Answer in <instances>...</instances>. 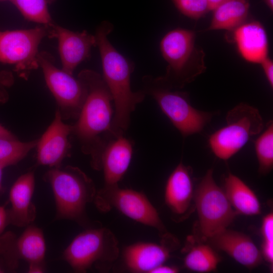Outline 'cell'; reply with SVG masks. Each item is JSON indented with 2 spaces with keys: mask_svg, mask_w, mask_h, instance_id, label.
<instances>
[{
  "mask_svg": "<svg viewBox=\"0 0 273 273\" xmlns=\"http://www.w3.org/2000/svg\"><path fill=\"white\" fill-rule=\"evenodd\" d=\"M78 78L85 83L87 95L72 132L80 141L82 152L91 156L92 166L99 170L103 150L115 137L111 128L113 100L103 76L98 72L84 69Z\"/></svg>",
  "mask_w": 273,
  "mask_h": 273,
  "instance_id": "obj_1",
  "label": "cell"
},
{
  "mask_svg": "<svg viewBox=\"0 0 273 273\" xmlns=\"http://www.w3.org/2000/svg\"><path fill=\"white\" fill-rule=\"evenodd\" d=\"M113 24L104 21L95 34L102 61L103 79L111 93L114 105L111 128L115 136L123 135L130 123L131 113L145 99L143 90L133 92L130 86L132 66L114 47L108 36Z\"/></svg>",
  "mask_w": 273,
  "mask_h": 273,
  "instance_id": "obj_2",
  "label": "cell"
},
{
  "mask_svg": "<svg viewBox=\"0 0 273 273\" xmlns=\"http://www.w3.org/2000/svg\"><path fill=\"white\" fill-rule=\"evenodd\" d=\"M53 192L57 219H69L80 224L86 223L85 208L94 201L95 184L81 169L67 166L52 168L45 174Z\"/></svg>",
  "mask_w": 273,
  "mask_h": 273,
  "instance_id": "obj_3",
  "label": "cell"
},
{
  "mask_svg": "<svg viewBox=\"0 0 273 273\" xmlns=\"http://www.w3.org/2000/svg\"><path fill=\"white\" fill-rule=\"evenodd\" d=\"M142 82L143 92L153 98L184 137L201 132L217 113L195 108L187 93L173 91L151 75L144 76Z\"/></svg>",
  "mask_w": 273,
  "mask_h": 273,
  "instance_id": "obj_4",
  "label": "cell"
},
{
  "mask_svg": "<svg viewBox=\"0 0 273 273\" xmlns=\"http://www.w3.org/2000/svg\"><path fill=\"white\" fill-rule=\"evenodd\" d=\"M119 254L114 234L108 228L100 227L77 235L64 250L63 257L75 271L85 272L93 265L109 269Z\"/></svg>",
  "mask_w": 273,
  "mask_h": 273,
  "instance_id": "obj_5",
  "label": "cell"
},
{
  "mask_svg": "<svg viewBox=\"0 0 273 273\" xmlns=\"http://www.w3.org/2000/svg\"><path fill=\"white\" fill-rule=\"evenodd\" d=\"M264 128L263 118L257 109L242 103L229 110L226 125L209 137V145L213 154L226 160L237 154L250 138Z\"/></svg>",
  "mask_w": 273,
  "mask_h": 273,
  "instance_id": "obj_6",
  "label": "cell"
},
{
  "mask_svg": "<svg viewBox=\"0 0 273 273\" xmlns=\"http://www.w3.org/2000/svg\"><path fill=\"white\" fill-rule=\"evenodd\" d=\"M194 197L199 228L206 239L226 229L234 220L237 213L224 190L215 181L212 169L198 184Z\"/></svg>",
  "mask_w": 273,
  "mask_h": 273,
  "instance_id": "obj_7",
  "label": "cell"
},
{
  "mask_svg": "<svg viewBox=\"0 0 273 273\" xmlns=\"http://www.w3.org/2000/svg\"><path fill=\"white\" fill-rule=\"evenodd\" d=\"M160 50L168 66L165 74L157 79L164 85L181 88L199 74L189 64L194 52L193 32L179 28L169 31L162 38Z\"/></svg>",
  "mask_w": 273,
  "mask_h": 273,
  "instance_id": "obj_8",
  "label": "cell"
},
{
  "mask_svg": "<svg viewBox=\"0 0 273 273\" xmlns=\"http://www.w3.org/2000/svg\"><path fill=\"white\" fill-rule=\"evenodd\" d=\"M99 210L107 212L115 208L128 217L157 230L161 235L167 232L159 214L143 193L118 185L97 191L94 200Z\"/></svg>",
  "mask_w": 273,
  "mask_h": 273,
  "instance_id": "obj_9",
  "label": "cell"
},
{
  "mask_svg": "<svg viewBox=\"0 0 273 273\" xmlns=\"http://www.w3.org/2000/svg\"><path fill=\"white\" fill-rule=\"evenodd\" d=\"M38 63L46 84L53 95L65 118H78L87 95L85 83L58 68L51 55L46 52L38 53Z\"/></svg>",
  "mask_w": 273,
  "mask_h": 273,
  "instance_id": "obj_10",
  "label": "cell"
},
{
  "mask_svg": "<svg viewBox=\"0 0 273 273\" xmlns=\"http://www.w3.org/2000/svg\"><path fill=\"white\" fill-rule=\"evenodd\" d=\"M49 34V27L46 25L0 31V62L15 65L18 71L36 69L39 67V45Z\"/></svg>",
  "mask_w": 273,
  "mask_h": 273,
  "instance_id": "obj_11",
  "label": "cell"
},
{
  "mask_svg": "<svg viewBox=\"0 0 273 273\" xmlns=\"http://www.w3.org/2000/svg\"><path fill=\"white\" fill-rule=\"evenodd\" d=\"M46 252L43 232L36 226H27L18 238L11 232L0 237V256L12 270L17 267L20 259L28 264L44 263Z\"/></svg>",
  "mask_w": 273,
  "mask_h": 273,
  "instance_id": "obj_12",
  "label": "cell"
},
{
  "mask_svg": "<svg viewBox=\"0 0 273 273\" xmlns=\"http://www.w3.org/2000/svg\"><path fill=\"white\" fill-rule=\"evenodd\" d=\"M48 27L49 36L58 40L62 69L72 75L77 66L89 57L92 48L97 47L95 35L86 30L74 32L53 22Z\"/></svg>",
  "mask_w": 273,
  "mask_h": 273,
  "instance_id": "obj_13",
  "label": "cell"
},
{
  "mask_svg": "<svg viewBox=\"0 0 273 273\" xmlns=\"http://www.w3.org/2000/svg\"><path fill=\"white\" fill-rule=\"evenodd\" d=\"M160 244L139 242L126 247L123 251L124 263L129 270L134 272H151L164 264L170 253L177 247V240L168 233L161 236Z\"/></svg>",
  "mask_w": 273,
  "mask_h": 273,
  "instance_id": "obj_14",
  "label": "cell"
},
{
  "mask_svg": "<svg viewBox=\"0 0 273 273\" xmlns=\"http://www.w3.org/2000/svg\"><path fill=\"white\" fill-rule=\"evenodd\" d=\"M59 109L56 110L54 119L38 140L37 162L38 164L52 168L61 167L63 160L70 149L68 136L72 133V125L62 121Z\"/></svg>",
  "mask_w": 273,
  "mask_h": 273,
  "instance_id": "obj_15",
  "label": "cell"
},
{
  "mask_svg": "<svg viewBox=\"0 0 273 273\" xmlns=\"http://www.w3.org/2000/svg\"><path fill=\"white\" fill-rule=\"evenodd\" d=\"M207 239L212 246L249 269L256 267L262 261L261 251L249 236L242 233L225 229Z\"/></svg>",
  "mask_w": 273,
  "mask_h": 273,
  "instance_id": "obj_16",
  "label": "cell"
},
{
  "mask_svg": "<svg viewBox=\"0 0 273 273\" xmlns=\"http://www.w3.org/2000/svg\"><path fill=\"white\" fill-rule=\"evenodd\" d=\"M132 153V142L123 135L114 137L107 143L100 164V170L104 172V187L118 185L129 166Z\"/></svg>",
  "mask_w": 273,
  "mask_h": 273,
  "instance_id": "obj_17",
  "label": "cell"
},
{
  "mask_svg": "<svg viewBox=\"0 0 273 273\" xmlns=\"http://www.w3.org/2000/svg\"><path fill=\"white\" fill-rule=\"evenodd\" d=\"M35 188L33 171L21 175L15 181L9 193L11 208L9 222L18 227L30 225L35 219L36 211L32 201Z\"/></svg>",
  "mask_w": 273,
  "mask_h": 273,
  "instance_id": "obj_18",
  "label": "cell"
},
{
  "mask_svg": "<svg viewBox=\"0 0 273 273\" xmlns=\"http://www.w3.org/2000/svg\"><path fill=\"white\" fill-rule=\"evenodd\" d=\"M193 197L191 169L180 162L167 180L164 193L165 204L174 216L181 219L189 210Z\"/></svg>",
  "mask_w": 273,
  "mask_h": 273,
  "instance_id": "obj_19",
  "label": "cell"
},
{
  "mask_svg": "<svg viewBox=\"0 0 273 273\" xmlns=\"http://www.w3.org/2000/svg\"><path fill=\"white\" fill-rule=\"evenodd\" d=\"M234 39L240 53L245 60L261 63L267 57V35L259 22H250L238 27L235 30Z\"/></svg>",
  "mask_w": 273,
  "mask_h": 273,
  "instance_id": "obj_20",
  "label": "cell"
},
{
  "mask_svg": "<svg viewBox=\"0 0 273 273\" xmlns=\"http://www.w3.org/2000/svg\"><path fill=\"white\" fill-rule=\"evenodd\" d=\"M225 195L237 213L247 216L261 213L260 202L255 194L242 179L230 173L224 179Z\"/></svg>",
  "mask_w": 273,
  "mask_h": 273,
  "instance_id": "obj_21",
  "label": "cell"
},
{
  "mask_svg": "<svg viewBox=\"0 0 273 273\" xmlns=\"http://www.w3.org/2000/svg\"><path fill=\"white\" fill-rule=\"evenodd\" d=\"M249 8L246 0H228L222 3L213 10L212 19L207 30H235L246 20Z\"/></svg>",
  "mask_w": 273,
  "mask_h": 273,
  "instance_id": "obj_22",
  "label": "cell"
},
{
  "mask_svg": "<svg viewBox=\"0 0 273 273\" xmlns=\"http://www.w3.org/2000/svg\"><path fill=\"white\" fill-rule=\"evenodd\" d=\"M220 257L209 245L199 244L192 247L184 259L185 266L189 270L208 272L215 270Z\"/></svg>",
  "mask_w": 273,
  "mask_h": 273,
  "instance_id": "obj_23",
  "label": "cell"
},
{
  "mask_svg": "<svg viewBox=\"0 0 273 273\" xmlns=\"http://www.w3.org/2000/svg\"><path fill=\"white\" fill-rule=\"evenodd\" d=\"M37 141L22 142L16 139L0 138V165L5 167L16 164L36 147Z\"/></svg>",
  "mask_w": 273,
  "mask_h": 273,
  "instance_id": "obj_24",
  "label": "cell"
},
{
  "mask_svg": "<svg viewBox=\"0 0 273 273\" xmlns=\"http://www.w3.org/2000/svg\"><path fill=\"white\" fill-rule=\"evenodd\" d=\"M258 162V171L261 174L269 173L273 167V122L269 121L266 128L254 142Z\"/></svg>",
  "mask_w": 273,
  "mask_h": 273,
  "instance_id": "obj_25",
  "label": "cell"
},
{
  "mask_svg": "<svg viewBox=\"0 0 273 273\" xmlns=\"http://www.w3.org/2000/svg\"><path fill=\"white\" fill-rule=\"evenodd\" d=\"M12 1L25 19L46 26L53 23L48 5L55 0Z\"/></svg>",
  "mask_w": 273,
  "mask_h": 273,
  "instance_id": "obj_26",
  "label": "cell"
},
{
  "mask_svg": "<svg viewBox=\"0 0 273 273\" xmlns=\"http://www.w3.org/2000/svg\"><path fill=\"white\" fill-rule=\"evenodd\" d=\"M177 9L184 15L198 19L209 11L211 7L207 0H171Z\"/></svg>",
  "mask_w": 273,
  "mask_h": 273,
  "instance_id": "obj_27",
  "label": "cell"
},
{
  "mask_svg": "<svg viewBox=\"0 0 273 273\" xmlns=\"http://www.w3.org/2000/svg\"><path fill=\"white\" fill-rule=\"evenodd\" d=\"M263 242H273V214L270 212L263 218L261 228Z\"/></svg>",
  "mask_w": 273,
  "mask_h": 273,
  "instance_id": "obj_28",
  "label": "cell"
},
{
  "mask_svg": "<svg viewBox=\"0 0 273 273\" xmlns=\"http://www.w3.org/2000/svg\"><path fill=\"white\" fill-rule=\"evenodd\" d=\"M262 68L266 78L270 84L273 86V63L272 61L266 57L261 62Z\"/></svg>",
  "mask_w": 273,
  "mask_h": 273,
  "instance_id": "obj_29",
  "label": "cell"
},
{
  "mask_svg": "<svg viewBox=\"0 0 273 273\" xmlns=\"http://www.w3.org/2000/svg\"><path fill=\"white\" fill-rule=\"evenodd\" d=\"M9 223L8 210L5 206L0 205V237Z\"/></svg>",
  "mask_w": 273,
  "mask_h": 273,
  "instance_id": "obj_30",
  "label": "cell"
},
{
  "mask_svg": "<svg viewBox=\"0 0 273 273\" xmlns=\"http://www.w3.org/2000/svg\"><path fill=\"white\" fill-rule=\"evenodd\" d=\"M178 271V269L176 267L162 264L153 269L151 273H175Z\"/></svg>",
  "mask_w": 273,
  "mask_h": 273,
  "instance_id": "obj_31",
  "label": "cell"
},
{
  "mask_svg": "<svg viewBox=\"0 0 273 273\" xmlns=\"http://www.w3.org/2000/svg\"><path fill=\"white\" fill-rule=\"evenodd\" d=\"M46 271L45 263H32L28 264V272L41 273Z\"/></svg>",
  "mask_w": 273,
  "mask_h": 273,
  "instance_id": "obj_32",
  "label": "cell"
},
{
  "mask_svg": "<svg viewBox=\"0 0 273 273\" xmlns=\"http://www.w3.org/2000/svg\"><path fill=\"white\" fill-rule=\"evenodd\" d=\"M12 75L10 73H6L0 76V92L4 90V86L11 83Z\"/></svg>",
  "mask_w": 273,
  "mask_h": 273,
  "instance_id": "obj_33",
  "label": "cell"
},
{
  "mask_svg": "<svg viewBox=\"0 0 273 273\" xmlns=\"http://www.w3.org/2000/svg\"><path fill=\"white\" fill-rule=\"evenodd\" d=\"M0 138L16 139V138L10 131L1 125H0Z\"/></svg>",
  "mask_w": 273,
  "mask_h": 273,
  "instance_id": "obj_34",
  "label": "cell"
},
{
  "mask_svg": "<svg viewBox=\"0 0 273 273\" xmlns=\"http://www.w3.org/2000/svg\"><path fill=\"white\" fill-rule=\"evenodd\" d=\"M210 4L212 10L215 9L218 6L228 0H207Z\"/></svg>",
  "mask_w": 273,
  "mask_h": 273,
  "instance_id": "obj_35",
  "label": "cell"
},
{
  "mask_svg": "<svg viewBox=\"0 0 273 273\" xmlns=\"http://www.w3.org/2000/svg\"><path fill=\"white\" fill-rule=\"evenodd\" d=\"M4 167L0 165V193L3 191L2 186L3 170Z\"/></svg>",
  "mask_w": 273,
  "mask_h": 273,
  "instance_id": "obj_36",
  "label": "cell"
},
{
  "mask_svg": "<svg viewBox=\"0 0 273 273\" xmlns=\"http://www.w3.org/2000/svg\"><path fill=\"white\" fill-rule=\"evenodd\" d=\"M264 3L272 11L273 9V0H264Z\"/></svg>",
  "mask_w": 273,
  "mask_h": 273,
  "instance_id": "obj_37",
  "label": "cell"
},
{
  "mask_svg": "<svg viewBox=\"0 0 273 273\" xmlns=\"http://www.w3.org/2000/svg\"><path fill=\"white\" fill-rule=\"evenodd\" d=\"M1 260H4L3 259H1ZM6 267H5L4 265V263H1L0 262V273L1 272H4L6 271Z\"/></svg>",
  "mask_w": 273,
  "mask_h": 273,
  "instance_id": "obj_38",
  "label": "cell"
}]
</instances>
